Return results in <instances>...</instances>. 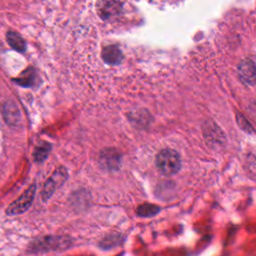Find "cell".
<instances>
[{
    "label": "cell",
    "mask_w": 256,
    "mask_h": 256,
    "mask_svg": "<svg viewBox=\"0 0 256 256\" xmlns=\"http://www.w3.org/2000/svg\"><path fill=\"white\" fill-rule=\"evenodd\" d=\"M155 162L158 170L166 176L176 174L181 168V158L178 152L170 148L161 150L157 154Z\"/></svg>",
    "instance_id": "cell-1"
},
{
    "label": "cell",
    "mask_w": 256,
    "mask_h": 256,
    "mask_svg": "<svg viewBox=\"0 0 256 256\" xmlns=\"http://www.w3.org/2000/svg\"><path fill=\"white\" fill-rule=\"evenodd\" d=\"M36 193V185L32 184L25 192L12 202L6 209V214L9 216L18 215L26 212L32 205Z\"/></svg>",
    "instance_id": "cell-2"
},
{
    "label": "cell",
    "mask_w": 256,
    "mask_h": 256,
    "mask_svg": "<svg viewBox=\"0 0 256 256\" xmlns=\"http://www.w3.org/2000/svg\"><path fill=\"white\" fill-rule=\"evenodd\" d=\"M68 178V172L65 167L57 168L50 178L46 181L42 190V199L46 201L49 199L57 188H59Z\"/></svg>",
    "instance_id": "cell-3"
},
{
    "label": "cell",
    "mask_w": 256,
    "mask_h": 256,
    "mask_svg": "<svg viewBox=\"0 0 256 256\" xmlns=\"http://www.w3.org/2000/svg\"><path fill=\"white\" fill-rule=\"evenodd\" d=\"M99 164L105 170H117L121 165V155L114 148H105L100 153Z\"/></svg>",
    "instance_id": "cell-4"
},
{
    "label": "cell",
    "mask_w": 256,
    "mask_h": 256,
    "mask_svg": "<svg viewBox=\"0 0 256 256\" xmlns=\"http://www.w3.org/2000/svg\"><path fill=\"white\" fill-rule=\"evenodd\" d=\"M97 13L103 20H111L122 11V3L118 1H99L96 3Z\"/></svg>",
    "instance_id": "cell-5"
},
{
    "label": "cell",
    "mask_w": 256,
    "mask_h": 256,
    "mask_svg": "<svg viewBox=\"0 0 256 256\" xmlns=\"http://www.w3.org/2000/svg\"><path fill=\"white\" fill-rule=\"evenodd\" d=\"M238 75L242 82L249 86L255 85V63L252 59L246 58L238 65Z\"/></svg>",
    "instance_id": "cell-6"
},
{
    "label": "cell",
    "mask_w": 256,
    "mask_h": 256,
    "mask_svg": "<svg viewBox=\"0 0 256 256\" xmlns=\"http://www.w3.org/2000/svg\"><path fill=\"white\" fill-rule=\"evenodd\" d=\"M102 59L106 64L117 65L122 61V52L116 45L105 46L101 53Z\"/></svg>",
    "instance_id": "cell-7"
},
{
    "label": "cell",
    "mask_w": 256,
    "mask_h": 256,
    "mask_svg": "<svg viewBox=\"0 0 256 256\" xmlns=\"http://www.w3.org/2000/svg\"><path fill=\"white\" fill-rule=\"evenodd\" d=\"M204 135H205V139L207 141V143L211 144V143H219L222 144L223 143V138L224 135L221 132V130L219 129V127L217 125H215L214 123H210L207 122V127L204 128Z\"/></svg>",
    "instance_id": "cell-8"
},
{
    "label": "cell",
    "mask_w": 256,
    "mask_h": 256,
    "mask_svg": "<svg viewBox=\"0 0 256 256\" xmlns=\"http://www.w3.org/2000/svg\"><path fill=\"white\" fill-rule=\"evenodd\" d=\"M3 116L6 120V122L10 125H15L19 119L20 114L17 106L13 102H6L3 105Z\"/></svg>",
    "instance_id": "cell-9"
},
{
    "label": "cell",
    "mask_w": 256,
    "mask_h": 256,
    "mask_svg": "<svg viewBox=\"0 0 256 256\" xmlns=\"http://www.w3.org/2000/svg\"><path fill=\"white\" fill-rule=\"evenodd\" d=\"M6 38L8 44L12 49L18 52H24L26 50V43L18 33L14 31H9L6 35Z\"/></svg>",
    "instance_id": "cell-10"
},
{
    "label": "cell",
    "mask_w": 256,
    "mask_h": 256,
    "mask_svg": "<svg viewBox=\"0 0 256 256\" xmlns=\"http://www.w3.org/2000/svg\"><path fill=\"white\" fill-rule=\"evenodd\" d=\"M63 244H65V240L61 237H46L35 242L33 246L35 248H57Z\"/></svg>",
    "instance_id": "cell-11"
},
{
    "label": "cell",
    "mask_w": 256,
    "mask_h": 256,
    "mask_svg": "<svg viewBox=\"0 0 256 256\" xmlns=\"http://www.w3.org/2000/svg\"><path fill=\"white\" fill-rule=\"evenodd\" d=\"M35 80H36V73L32 68H29L23 72V74L21 75L20 78L15 79V82H17L18 84H20L22 86L29 87V86H33L35 84Z\"/></svg>",
    "instance_id": "cell-12"
},
{
    "label": "cell",
    "mask_w": 256,
    "mask_h": 256,
    "mask_svg": "<svg viewBox=\"0 0 256 256\" xmlns=\"http://www.w3.org/2000/svg\"><path fill=\"white\" fill-rule=\"evenodd\" d=\"M50 150H51V145L49 143L44 142L42 144H39L38 146H36V148L34 150V153H33L34 160L36 162L44 161L47 158Z\"/></svg>",
    "instance_id": "cell-13"
},
{
    "label": "cell",
    "mask_w": 256,
    "mask_h": 256,
    "mask_svg": "<svg viewBox=\"0 0 256 256\" xmlns=\"http://www.w3.org/2000/svg\"><path fill=\"white\" fill-rule=\"evenodd\" d=\"M160 211V207L154 204L145 203L137 208V214L141 217H151Z\"/></svg>",
    "instance_id": "cell-14"
},
{
    "label": "cell",
    "mask_w": 256,
    "mask_h": 256,
    "mask_svg": "<svg viewBox=\"0 0 256 256\" xmlns=\"http://www.w3.org/2000/svg\"><path fill=\"white\" fill-rule=\"evenodd\" d=\"M237 122H238L240 128H242L244 131H246V132H251V133L253 132V129H252V127L250 126V124L246 121V119H245L241 114H238V115H237Z\"/></svg>",
    "instance_id": "cell-15"
}]
</instances>
